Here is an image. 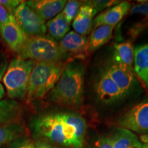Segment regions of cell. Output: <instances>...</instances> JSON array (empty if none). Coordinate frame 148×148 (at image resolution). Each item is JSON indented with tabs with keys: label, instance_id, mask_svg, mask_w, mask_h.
<instances>
[{
	"label": "cell",
	"instance_id": "obj_1",
	"mask_svg": "<svg viewBox=\"0 0 148 148\" xmlns=\"http://www.w3.org/2000/svg\"><path fill=\"white\" fill-rule=\"evenodd\" d=\"M38 136L69 148H82L86 130L82 116L68 112H53L40 116L33 123Z\"/></svg>",
	"mask_w": 148,
	"mask_h": 148
},
{
	"label": "cell",
	"instance_id": "obj_2",
	"mask_svg": "<svg viewBox=\"0 0 148 148\" xmlns=\"http://www.w3.org/2000/svg\"><path fill=\"white\" fill-rule=\"evenodd\" d=\"M84 67L77 62L64 65L56 84L49 92L52 102L60 106H78L83 101Z\"/></svg>",
	"mask_w": 148,
	"mask_h": 148
},
{
	"label": "cell",
	"instance_id": "obj_3",
	"mask_svg": "<svg viewBox=\"0 0 148 148\" xmlns=\"http://www.w3.org/2000/svg\"><path fill=\"white\" fill-rule=\"evenodd\" d=\"M63 67L62 62H36L27 85L25 95L27 101L41 99L50 92L60 78Z\"/></svg>",
	"mask_w": 148,
	"mask_h": 148
},
{
	"label": "cell",
	"instance_id": "obj_4",
	"mask_svg": "<svg viewBox=\"0 0 148 148\" xmlns=\"http://www.w3.org/2000/svg\"><path fill=\"white\" fill-rule=\"evenodd\" d=\"M34 64V61L19 58L10 61L2 79L9 98L22 99L25 97L29 76Z\"/></svg>",
	"mask_w": 148,
	"mask_h": 148
},
{
	"label": "cell",
	"instance_id": "obj_5",
	"mask_svg": "<svg viewBox=\"0 0 148 148\" xmlns=\"http://www.w3.org/2000/svg\"><path fill=\"white\" fill-rule=\"evenodd\" d=\"M18 58L35 62H58L63 59L59 43L49 36H36L27 38Z\"/></svg>",
	"mask_w": 148,
	"mask_h": 148
},
{
	"label": "cell",
	"instance_id": "obj_6",
	"mask_svg": "<svg viewBox=\"0 0 148 148\" xmlns=\"http://www.w3.org/2000/svg\"><path fill=\"white\" fill-rule=\"evenodd\" d=\"M14 19L28 37L42 36L47 32L45 21L38 16L25 1H22L12 14Z\"/></svg>",
	"mask_w": 148,
	"mask_h": 148
},
{
	"label": "cell",
	"instance_id": "obj_7",
	"mask_svg": "<svg viewBox=\"0 0 148 148\" xmlns=\"http://www.w3.org/2000/svg\"><path fill=\"white\" fill-rule=\"evenodd\" d=\"M119 125L134 133L148 134V99L135 105L123 114L119 120Z\"/></svg>",
	"mask_w": 148,
	"mask_h": 148
},
{
	"label": "cell",
	"instance_id": "obj_8",
	"mask_svg": "<svg viewBox=\"0 0 148 148\" xmlns=\"http://www.w3.org/2000/svg\"><path fill=\"white\" fill-rule=\"evenodd\" d=\"M96 95L104 104H112L125 97L123 92L104 71L99 75L95 84Z\"/></svg>",
	"mask_w": 148,
	"mask_h": 148
},
{
	"label": "cell",
	"instance_id": "obj_9",
	"mask_svg": "<svg viewBox=\"0 0 148 148\" xmlns=\"http://www.w3.org/2000/svg\"><path fill=\"white\" fill-rule=\"evenodd\" d=\"M88 42L86 36L70 31L58 43L63 58H84L85 53L88 52Z\"/></svg>",
	"mask_w": 148,
	"mask_h": 148
},
{
	"label": "cell",
	"instance_id": "obj_10",
	"mask_svg": "<svg viewBox=\"0 0 148 148\" xmlns=\"http://www.w3.org/2000/svg\"><path fill=\"white\" fill-rule=\"evenodd\" d=\"M0 35L10 50L17 53L21 51L28 38L16 24L12 15L6 23L0 26Z\"/></svg>",
	"mask_w": 148,
	"mask_h": 148
},
{
	"label": "cell",
	"instance_id": "obj_11",
	"mask_svg": "<svg viewBox=\"0 0 148 148\" xmlns=\"http://www.w3.org/2000/svg\"><path fill=\"white\" fill-rule=\"evenodd\" d=\"M103 71L114 81L125 97L132 93L137 87L138 82L134 72L123 69L112 63L109 64Z\"/></svg>",
	"mask_w": 148,
	"mask_h": 148
},
{
	"label": "cell",
	"instance_id": "obj_12",
	"mask_svg": "<svg viewBox=\"0 0 148 148\" xmlns=\"http://www.w3.org/2000/svg\"><path fill=\"white\" fill-rule=\"evenodd\" d=\"M131 6V3L128 1H120L114 6L102 11L92 21V29L100 25L115 26L130 10Z\"/></svg>",
	"mask_w": 148,
	"mask_h": 148
},
{
	"label": "cell",
	"instance_id": "obj_13",
	"mask_svg": "<svg viewBox=\"0 0 148 148\" xmlns=\"http://www.w3.org/2000/svg\"><path fill=\"white\" fill-rule=\"evenodd\" d=\"M67 1L66 0H30L25 1L44 21L51 19L63 10Z\"/></svg>",
	"mask_w": 148,
	"mask_h": 148
},
{
	"label": "cell",
	"instance_id": "obj_14",
	"mask_svg": "<svg viewBox=\"0 0 148 148\" xmlns=\"http://www.w3.org/2000/svg\"><path fill=\"white\" fill-rule=\"evenodd\" d=\"M134 48L130 41L114 44L112 64L123 69L134 72Z\"/></svg>",
	"mask_w": 148,
	"mask_h": 148
},
{
	"label": "cell",
	"instance_id": "obj_15",
	"mask_svg": "<svg viewBox=\"0 0 148 148\" xmlns=\"http://www.w3.org/2000/svg\"><path fill=\"white\" fill-rule=\"evenodd\" d=\"M96 14L97 12L88 1L80 5L78 12L72 23L74 32L86 36L92 28V21Z\"/></svg>",
	"mask_w": 148,
	"mask_h": 148
},
{
	"label": "cell",
	"instance_id": "obj_16",
	"mask_svg": "<svg viewBox=\"0 0 148 148\" xmlns=\"http://www.w3.org/2000/svg\"><path fill=\"white\" fill-rule=\"evenodd\" d=\"M134 72L148 90V41L134 48Z\"/></svg>",
	"mask_w": 148,
	"mask_h": 148
},
{
	"label": "cell",
	"instance_id": "obj_17",
	"mask_svg": "<svg viewBox=\"0 0 148 148\" xmlns=\"http://www.w3.org/2000/svg\"><path fill=\"white\" fill-rule=\"evenodd\" d=\"M110 139L113 148H140L142 145L137 135L121 127L115 129Z\"/></svg>",
	"mask_w": 148,
	"mask_h": 148
},
{
	"label": "cell",
	"instance_id": "obj_18",
	"mask_svg": "<svg viewBox=\"0 0 148 148\" xmlns=\"http://www.w3.org/2000/svg\"><path fill=\"white\" fill-rule=\"evenodd\" d=\"M115 26L100 25L92 29L88 42V52L97 50L107 43L112 36Z\"/></svg>",
	"mask_w": 148,
	"mask_h": 148
},
{
	"label": "cell",
	"instance_id": "obj_19",
	"mask_svg": "<svg viewBox=\"0 0 148 148\" xmlns=\"http://www.w3.org/2000/svg\"><path fill=\"white\" fill-rule=\"evenodd\" d=\"M49 36L56 41L61 40L69 32L70 24L68 23L62 14L59 13L46 24Z\"/></svg>",
	"mask_w": 148,
	"mask_h": 148
},
{
	"label": "cell",
	"instance_id": "obj_20",
	"mask_svg": "<svg viewBox=\"0 0 148 148\" xmlns=\"http://www.w3.org/2000/svg\"><path fill=\"white\" fill-rule=\"evenodd\" d=\"M19 113V106L16 101H0V125L16 122Z\"/></svg>",
	"mask_w": 148,
	"mask_h": 148
},
{
	"label": "cell",
	"instance_id": "obj_21",
	"mask_svg": "<svg viewBox=\"0 0 148 148\" xmlns=\"http://www.w3.org/2000/svg\"><path fill=\"white\" fill-rule=\"evenodd\" d=\"M23 128L16 122L0 125V147L21 137Z\"/></svg>",
	"mask_w": 148,
	"mask_h": 148
},
{
	"label": "cell",
	"instance_id": "obj_22",
	"mask_svg": "<svg viewBox=\"0 0 148 148\" xmlns=\"http://www.w3.org/2000/svg\"><path fill=\"white\" fill-rule=\"evenodd\" d=\"M79 6H80V3L78 1L71 0L66 2L63 10L61 12V14L63 15L68 23L70 24L72 21H73L78 12Z\"/></svg>",
	"mask_w": 148,
	"mask_h": 148
},
{
	"label": "cell",
	"instance_id": "obj_23",
	"mask_svg": "<svg viewBox=\"0 0 148 148\" xmlns=\"http://www.w3.org/2000/svg\"><path fill=\"white\" fill-rule=\"evenodd\" d=\"M88 1L95 9L97 14L101 12L107 8L114 6L120 2V1H115V0H93V1Z\"/></svg>",
	"mask_w": 148,
	"mask_h": 148
},
{
	"label": "cell",
	"instance_id": "obj_24",
	"mask_svg": "<svg viewBox=\"0 0 148 148\" xmlns=\"http://www.w3.org/2000/svg\"><path fill=\"white\" fill-rule=\"evenodd\" d=\"M131 14H141L145 16V19L148 21V1H138L134 3L130 10Z\"/></svg>",
	"mask_w": 148,
	"mask_h": 148
},
{
	"label": "cell",
	"instance_id": "obj_25",
	"mask_svg": "<svg viewBox=\"0 0 148 148\" xmlns=\"http://www.w3.org/2000/svg\"><path fill=\"white\" fill-rule=\"evenodd\" d=\"M9 148H36V143L32 139L26 137H21L11 143Z\"/></svg>",
	"mask_w": 148,
	"mask_h": 148
},
{
	"label": "cell",
	"instance_id": "obj_26",
	"mask_svg": "<svg viewBox=\"0 0 148 148\" xmlns=\"http://www.w3.org/2000/svg\"><path fill=\"white\" fill-rule=\"evenodd\" d=\"M22 1L19 0H0V4L8 11L9 14L12 15L14 10Z\"/></svg>",
	"mask_w": 148,
	"mask_h": 148
},
{
	"label": "cell",
	"instance_id": "obj_27",
	"mask_svg": "<svg viewBox=\"0 0 148 148\" xmlns=\"http://www.w3.org/2000/svg\"><path fill=\"white\" fill-rule=\"evenodd\" d=\"M95 148H113L111 143L110 137H102L99 138L95 143Z\"/></svg>",
	"mask_w": 148,
	"mask_h": 148
},
{
	"label": "cell",
	"instance_id": "obj_28",
	"mask_svg": "<svg viewBox=\"0 0 148 148\" xmlns=\"http://www.w3.org/2000/svg\"><path fill=\"white\" fill-rule=\"evenodd\" d=\"M10 15L5 9L0 4V26L3 25L8 21Z\"/></svg>",
	"mask_w": 148,
	"mask_h": 148
},
{
	"label": "cell",
	"instance_id": "obj_29",
	"mask_svg": "<svg viewBox=\"0 0 148 148\" xmlns=\"http://www.w3.org/2000/svg\"><path fill=\"white\" fill-rule=\"evenodd\" d=\"M36 148H57L55 146L51 145V144L45 141H37L36 142Z\"/></svg>",
	"mask_w": 148,
	"mask_h": 148
},
{
	"label": "cell",
	"instance_id": "obj_30",
	"mask_svg": "<svg viewBox=\"0 0 148 148\" xmlns=\"http://www.w3.org/2000/svg\"><path fill=\"white\" fill-rule=\"evenodd\" d=\"M139 140L142 143L140 148H148V134L140 135Z\"/></svg>",
	"mask_w": 148,
	"mask_h": 148
},
{
	"label": "cell",
	"instance_id": "obj_31",
	"mask_svg": "<svg viewBox=\"0 0 148 148\" xmlns=\"http://www.w3.org/2000/svg\"><path fill=\"white\" fill-rule=\"evenodd\" d=\"M6 62H2L0 63V79L4 75V73L5 71V69H6Z\"/></svg>",
	"mask_w": 148,
	"mask_h": 148
},
{
	"label": "cell",
	"instance_id": "obj_32",
	"mask_svg": "<svg viewBox=\"0 0 148 148\" xmlns=\"http://www.w3.org/2000/svg\"><path fill=\"white\" fill-rule=\"evenodd\" d=\"M4 95H5L4 87H3L2 84L0 83V101H1V99H2L3 97H4Z\"/></svg>",
	"mask_w": 148,
	"mask_h": 148
},
{
	"label": "cell",
	"instance_id": "obj_33",
	"mask_svg": "<svg viewBox=\"0 0 148 148\" xmlns=\"http://www.w3.org/2000/svg\"><path fill=\"white\" fill-rule=\"evenodd\" d=\"M130 148H134V147H130Z\"/></svg>",
	"mask_w": 148,
	"mask_h": 148
}]
</instances>
